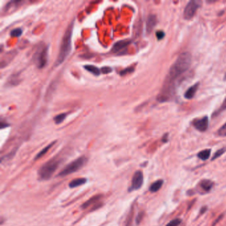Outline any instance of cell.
<instances>
[{
	"label": "cell",
	"instance_id": "obj_1",
	"mask_svg": "<svg viewBox=\"0 0 226 226\" xmlns=\"http://www.w3.org/2000/svg\"><path fill=\"white\" fill-rule=\"evenodd\" d=\"M192 55L190 52H185L180 54L169 71L166 82L175 84L178 78L187 71L191 66Z\"/></svg>",
	"mask_w": 226,
	"mask_h": 226
},
{
	"label": "cell",
	"instance_id": "obj_2",
	"mask_svg": "<svg viewBox=\"0 0 226 226\" xmlns=\"http://www.w3.org/2000/svg\"><path fill=\"white\" fill-rule=\"evenodd\" d=\"M73 27L74 22L73 21L68 25L63 37L62 39L59 52H58V57L55 62L56 67L63 63L70 54L72 49V37H73Z\"/></svg>",
	"mask_w": 226,
	"mask_h": 226
},
{
	"label": "cell",
	"instance_id": "obj_3",
	"mask_svg": "<svg viewBox=\"0 0 226 226\" xmlns=\"http://www.w3.org/2000/svg\"><path fill=\"white\" fill-rule=\"evenodd\" d=\"M61 160L58 158H53L42 165L38 171L39 177L41 181H48L58 169Z\"/></svg>",
	"mask_w": 226,
	"mask_h": 226
},
{
	"label": "cell",
	"instance_id": "obj_4",
	"mask_svg": "<svg viewBox=\"0 0 226 226\" xmlns=\"http://www.w3.org/2000/svg\"><path fill=\"white\" fill-rule=\"evenodd\" d=\"M88 162V158L85 156H82L80 157H78V159H75L73 161H72L70 163L64 167L59 172L58 176L59 177H64L68 175H70L73 174L74 172H76L78 171H79L82 167L86 165Z\"/></svg>",
	"mask_w": 226,
	"mask_h": 226
},
{
	"label": "cell",
	"instance_id": "obj_5",
	"mask_svg": "<svg viewBox=\"0 0 226 226\" xmlns=\"http://www.w3.org/2000/svg\"><path fill=\"white\" fill-rule=\"evenodd\" d=\"M48 50L47 46L41 45L37 48L33 57V61L36 66L39 68H43L47 64L48 61Z\"/></svg>",
	"mask_w": 226,
	"mask_h": 226
},
{
	"label": "cell",
	"instance_id": "obj_6",
	"mask_svg": "<svg viewBox=\"0 0 226 226\" xmlns=\"http://www.w3.org/2000/svg\"><path fill=\"white\" fill-rule=\"evenodd\" d=\"M201 5L202 2L199 0H192L189 2L185 7L184 14H183V16L186 20H190L194 17L196 11L200 7Z\"/></svg>",
	"mask_w": 226,
	"mask_h": 226
},
{
	"label": "cell",
	"instance_id": "obj_7",
	"mask_svg": "<svg viewBox=\"0 0 226 226\" xmlns=\"http://www.w3.org/2000/svg\"><path fill=\"white\" fill-rule=\"evenodd\" d=\"M143 174L142 171H137L133 176L132 184L129 188V192H133L141 188L143 184Z\"/></svg>",
	"mask_w": 226,
	"mask_h": 226
},
{
	"label": "cell",
	"instance_id": "obj_8",
	"mask_svg": "<svg viewBox=\"0 0 226 226\" xmlns=\"http://www.w3.org/2000/svg\"><path fill=\"white\" fill-rule=\"evenodd\" d=\"M193 125L199 132H204L208 129L209 126V119L207 116L198 119L193 122Z\"/></svg>",
	"mask_w": 226,
	"mask_h": 226
},
{
	"label": "cell",
	"instance_id": "obj_9",
	"mask_svg": "<svg viewBox=\"0 0 226 226\" xmlns=\"http://www.w3.org/2000/svg\"><path fill=\"white\" fill-rule=\"evenodd\" d=\"M131 42L132 41L130 40H127V39L117 41L113 45L112 49H111V51H112L113 53L120 52L121 51H123L124 49H125L127 46L131 43Z\"/></svg>",
	"mask_w": 226,
	"mask_h": 226
},
{
	"label": "cell",
	"instance_id": "obj_10",
	"mask_svg": "<svg viewBox=\"0 0 226 226\" xmlns=\"http://www.w3.org/2000/svg\"><path fill=\"white\" fill-rule=\"evenodd\" d=\"M157 23V19L155 15H150L147 17V22H146V31L147 33H150L151 32L154 27Z\"/></svg>",
	"mask_w": 226,
	"mask_h": 226
},
{
	"label": "cell",
	"instance_id": "obj_11",
	"mask_svg": "<svg viewBox=\"0 0 226 226\" xmlns=\"http://www.w3.org/2000/svg\"><path fill=\"white\" fill-rule=\"evenodd\" d=\"M199 86V83H196L193 85L191 87H190L188 89L186 90L184 94V98L187 100H191L194 97L196 91L198 90V88Z\"/></svg>",
	"mask_w": 226,
	"mask_h": 226
},
{
	"label": "cell",
	"instance_id": "obj_12",
	"mask_svg": "<svg viewBox=\"0 0 226 226\" xmlns=\"http://www.w3.org/2000/svg\"><path fill=\"white\" fill-rule=\"evenodd\" d=\"M101 195L94 196H93V197H91V198H90L89 200H87L86 202H84V204L82 205L81 208L83 209H85L88 208L91 205L96 204H97L98 202H99L100 200H101Z\"/></svg>",
	"mask_w": 226,
	"mask_h": 226
},
{
	"label": "cell",
	"instance_id": "obj_13",
	"mask_svg": "<svg viewBox=\"0 0 226 226\" xmlns=\"http://www.w3.org/2000/svg\"><path fill=\"white\" fill-rule=\"evenodd\" d=\"M199 185L200 187L203 190L206 192H208L211 190V189L213 187V185H214V182L209 181L208 179H204L200 182Z\"/></svg>",
	"mask_w": 226,
	"mask_h": 226
},
{
	"label": "cell",
	"instance_id": "obj_14",
	"mask_svg": "<svg viewBox=\"0 0 226 226\" xmlns=\"http://www.w3.org/2000/svg\"><path fill=\"white\" fill-rule=\"evenodd\" d=\"M87 181H88V180L86 178H76V179L73 180V181L69 183L68 186H69L70 188H75L76 187H78V186H80L85 184L87 182Z\"/></svg>",
	"mask_w": 226,
	"mask_h": 226
},
{
	"label": "cell",
	"instance_id": "obj_15",
	"mask_svg": "<svg viewBox=\"0 0 226 226\" xmlns=\"http://www.w3.org/2000/svg\"><path fill=\"white\" fill-rule=\"evenodd\" d=\"M163 185V180H158V181L154 182L153 184L150 186L149 191L152 193L158 192L159 190L161 188Z\"/></svg>",
	"mask_w": 226,
	"mask_h": 226
},
{
	"label": "cell",
	"instance_id": "obj_16",
	"mask_svg": "<svg viewBox=\"0 0 226 226\" xmlns=\"http://www.w3.org/2000/svg\"><path fill=\"white\" fill-rule=\"evenodd\" d=\"M84 68H85V70L90 72V73L93 74L94 75H95V76H99V75L101 74V70L98 67L94 66V65L87 64V65H85Z\"/></svg>",
	"mask_w": 226,
	"mask_h": 226
},
{
	"label": "cell",
	"instance_id": "obj_17",
	"mask_svg": "<svg viewBox=\"0 0 226 226\" xmlns=\"http://www.w3.org/2000/svg\"><path fill=\"white\" fill-rule=\"evenodd\" d=\"M56 141L54 142H52L51 143L49 144V145H48L47 147H45L44 149H42L40 152H39L37 155H36V156L35 157V160H37V159H39L40 158H41V157L43 156L46 153H47L49 150H50V149L51 148V147L53 146L54 144H55Z\"/></svg>",
	"mask_w": 226,
	"mask_h": 226
},
{
	"label": "cell",
	"instance_id": "obj_18",
	"mask_svg": "<svg viewBox=\"0 0 226 226\" xmlns=\"http://www.w3.org/2000/svg\"><path fill=\"white\" fill-rule=\"evenodd\" d=\"M210 154H211L210 149H205L198 153L197 156L202 160H206L209 158V156H210Z\"/></svg>",
	"mask_w": 226,
	"mask_h": 226
},
{
	"label": "cell",
	"instance_id": "obj_19",
	"mask_svg": "<svg viewBox=\"0 0 226 226\" xmlns=\"http://www.w3.org/2000/svg\"><path fill=\"white\" fill-rule=\"evenodd\" d=\"M67 116V113H65L58 114V115L56 116L54 118V123L56 124H60L61 123H63V121L66 119Z\"/></svg>",
	"mask_w": 226,
	"mask_h": 226
},
{
	"label": "cell",
	"instance_id": "obj_20",
	"mask_svg": "<svg viewBox=\"0 0 226 226\" xmlns=\"http://www.w3.org/2000/svg\"><path fill=\"white\" fill-rule=\"evenodd\" d=\"M225 110H226V98L224 100V102L222 103V104H221V106H220V107H219L218 110H216L215 111V112L214 113V114H213V117L218 116L219 113H221L222 112V111H224Z\"/></svg>",
	"mask_w": 226,
	"mask_h": 226
},
{
	"label": "cell",
	"instance_id": "obj_21",
	"mask_svg": "<svg viewBox=\"0 0 226 226\" xmlns=\"http://www.w3.org/2000/svg\"><path fill=\"white\" fill-rule=\"evenodd\" d=\"M11 37H19L22 35V29L21 28H16L11 31L10 33Z\"/></svg>",
	"mask_w": 226,
	"mask_h": 226
},
{
	"label": "cell",
	"instance_id": "obj_22",
	"mask_svg": "<svg viewBox=\"0 0 226 226\" xmlns=\"http://www.w3.org/2000/svg\"><path fill=\"white\" fill-rule=\"evenodd\" d=\"M225 151H226V148H225V147H224V148L219 149V150H217V151H216V153L214 154V156L212 157V160H215V159H217L218 158H219V156H221L223 155V154H224Z\"/></svg>",
	"mask_w": 226,
	"mask_h": 226
},
{
	"label": "cell",
	"instance_id": "obj_23",
	"mask_svg": "<svg viewBox=\"0 0 226 226\" xmlns=\"http://www.w3.org/2000/svg\"><path fill=\"white\" fill-rule=\"evenodd\" d=\"M181 222H182L181 219L176 218V219H172V220L170 221L169 224H167L166 226H178L181 224Z\"/></svg>",
	"mask_w": 226,
	"mask_h": 226
},
{
	"label": "cell",
	"instance_id": "obj_24",
	"mask_svg": "<svg viewBox=\"0 0 226 226\" xmlns=\"http://www.w3.org/2000/svg\"><path fill=\"white\" fill-rule=\"evenodd\" d=\"M218 134L220 137H226V123L218 129Z\"/></svg>",
	"mask_w": 226,
	"mask_h": 226
},
{
	"label": "cell",
	"instance_id": "obj_25",
	"mask_svg": "<svg viewBox=\"0 0 226 226\" xmlns=\"http://www.w3.org/2000/svg\"><path fill=\"white\" fill-rule=\"evenodd\" d=\"M143 216H144V213L143 212H141L139 213L138 214H137L136 219H135V221H136L137 225H139L140 223L141 222L142 219L143 218Z\"/></svg>",
	"mask_w": 226,
	"mask_h": 226
},
{
	"label": "cell",
	"instance_id": "obj_26",
	"mask_svg": "<svg viewBox=\"0 0 226 226\" xmlns=\"http://www.w3.org/2000/svg\"><path fill=\"white\" fill-rule=\"evenodd\" d=\"M134 71V68H126V69L123 70V71H122L120 73V74L122 75V76H124V75H125L127 74H129V73H132V72Z\"/></svg>",
	"mask_w": 226,
	"mask_h": 226
},
{
	"label": "cell",
	"instance_id": "obj_27",
	"mask_svg": "<svg viewBox=\"0 0 226 226\" xmlns=\"http://www.w3.org/2000/svg\"><path fill=\"white\" fill-rule=\"evenodd\" d=\"M101 71L103 74H109L112 71V68L108 67H105L101 68Z\"/></svg>",
	"mask_w": 226,
	"mask_h": 226
},
{
	"label": "cell",
	"instance_id": "obj_28",
	"mask_svg": "<svg viewBox=\"0 0 226 226\" xmlns=\"http://www.w3.org/2000/svg\"><path fill=\"white\" fill-rule=\"evenodd\" d=\"M165 33H164L163 31H158L156 33V38L159 39V40H161L165 37Z\"/></svg>",
	"mask_w": 226,
	"mask_h": 226
},
{
	"label": "cell",
	"instance_id": "obj_29",
	"mask_svg": "<svg viewBox=\"0 0 226 226\" xmlns=\"http://www.w3.org/2000/svg\"><path fill=\"white\" fill-rule=\"evenodd\" d=\"M223 218V215H219V217L217 218V219H216V220L214 222V224H212V226H215V225L216 224H217V223L218 222H219V219H221V218Z\"/></svg>",
	"mask_w": 226,
	"mask_h": 226
},
{
	"label": "cell",
	"instance_id": "obj_30",
	"mask_svg": "<svg viewBox=\"0 0 226 226\" xmlns=\"http://www.w3.org/2000/svg\"><path fill=\"white\" fill-rule=\"evenodd\" d=\"M206 210H207V207L206 206H204V207H203L202 209H201V212H200V214H203V213L205 212Z\"/></svg>",
	"mask_w": 226,
	"mask_h": 226
},
{
	"label": "cell",
	"instance_id": "obj_31",
	"mask_svg": "<svg viewBox=\"0 0 226 226\" xmlns=\"http://www.w3.org/2000/svg\"><path fill=\"white\" fill-rule=\"evenodd\" d=\"M9 125L8 124H6V123H4V122H1V127L3 129V128H5V127H8Z\"/></svg>",
	"mask_w": 226,
	"mask_h": 226
},
{
	"label": "cell",
	"instance_id": "obj_32",
	"mask_svg": "<svg viewBox=\"0 0 226 226\" xmlns=\"http://www.w3.org/2000/svg\"><path fill=\"white\" fill-rule=\"evenodd\" d=\"M224 80H226V73L225 74V76H224Z\"/></svg>",
	"mask_w": 226,
	"mask_h": 226
}]
</instances>
